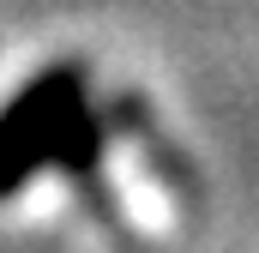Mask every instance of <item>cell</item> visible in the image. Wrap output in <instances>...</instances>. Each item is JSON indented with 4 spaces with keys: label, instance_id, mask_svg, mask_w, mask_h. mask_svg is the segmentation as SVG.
I'll use <instances>...</instances> for the list:
<instances>
[{
    "label": "cell",
    "instance_id": "cell-1",
    "mask_svg": "<svg viewBox=\"0 0 259 253\" xmlns=\"http://www.w3.org/2000/svg\"><path fill=\"white\" fill-rule=\"evenodd\" d=\"M103 121L78 66H49L0 109V199L24 193L36 175L78 181L91 205H103Z\"/></svg>",
    "mask_w": 259,
    "mask_h": 253
}]
</instances>
